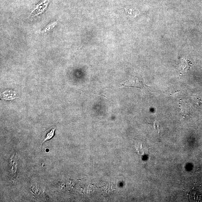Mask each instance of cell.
I'll use <instances>...</instances> for the list:
<instances>
[{"mask_svg":"<svg viewBox=\"0 0 202 202\" xmlns=\"http://www.w3.org/2000/svg\"><path fill=\"white\" fill-rule=\"evenodd\" d=\"M17 93L11 91H6L1 94V98L4 99L12 100L17 97Z\"/></svg>","mask_w":202,"mask_h":202,"instance_id":"cell-4","label":"cell"},{"mask_svg":"<svg viewBox=\"0 0 202 202\" xmlns=\"http://www.w3.org/2000/svg\"><path fill=\"white\" fill-rule=\"evenodd\" d=\"M192 99L193 102L194 103V105L198 106L201 104V101L200 98L194 96L192 97Z\"/></svg>","mask_w":202,"mask_h":202,"instance_id":"cell-7","label":"cell"},{"mask_svg":"<svg viewBox=\"0 0 202 202\" xmlns=\"http://www.w3.org/2000/svg\"><path fill=\"white\" fill-rule=\"evenodd\" d=\"M190 65H189L188 61H186V60H184V62L183 63L182 67V72H187L188 70L190 68Z\"/></svg>","mask_w":202,"mask_h":202,"instance_id":"cell-6","label":"cell"},{"mask_svg":"<svg viewBox=\"0 0 202 202\" xmlns=\"http://www.w3.org/2000/svg\"><path fill=\"white\" fill-rule=\"evenodd\" d=\"M50 3V0H43L33 7L29 17L37 16L43 13L47 9Z\"/></svg>","mask_w":202,"mask_h":202,"instance_id":"cell-1","label":"cell"},{"mask_svg":"<svg viewBox=\"0 0 202 202\" xmlns=\"http://www.w3.org/2000/svg\"><path fill=\"white\" fill-rule=\"evenodd\" d=\"M18 166L17 155L15 153L10 158L9 164V172L11 177L13 178L17 173Z\"/></svg>","mask_w":202,"mask_h":202,"instance_id":"cell-2","label":"cell"},{"mask_svg":"<svg viewBox=\"0 0 202 202\" xmlns=\"http://www.w3.org/2000/svg\"><path fill=\"white\" fill-rule=\"evenodd\" d=\"M56 128L55 127L50 128L45 132L42 139V143H44L46 141L52 139L55 134V131Z\"/></svg>","mask_w":202,"mask_h":202,"instance_id":"cell-3","label":"cell"},{"mask_svg":"<svg viewBox=\"0 0 202 202\" xmlns=\"http://www.w3.org/2000/svg\"><path fill=\"white\" fill-rule=\"evenodd\" d=\"M181 108L182 109L183 113L185 114H188V109L187 105L184 103L181 104Z\"/></svg>","mask_w":202,"mask_h":202,"instance_id":"cell-8","label":"cell"},{"mask_svg":"<svg viewBox=\"0 0 202 202\" xmlns=\"http://www.w3.org/2000/svg\"><path fill=\"white\" fill-rule=\"evenodd\" d=\"M57 24V21H54L53 22L50 23V24H48L44 28V29L42 30L40 32V33H47L48 32L52 30L54 28L56 27Z\"/></svg>","mask_w":202,"mask_h":202,"instance_id":"cell-5","label":"cell"}]
</instances>
